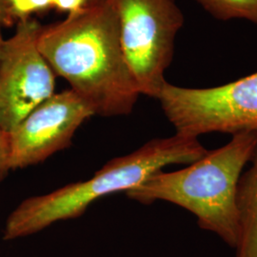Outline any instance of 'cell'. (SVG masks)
I'll return each instance as SVG.
<instances>
[{
  "label": "cell",
  "instance_id": "8fae6325",
  "mask_svg": "<svg viewBox=\"0 0 257 257\" xmlns=\"http://www.w3.org/2000/svg\"><path fill=\"white\" fill-rule=\"evenodd\" d=\"M11 171L9 133L0 127V182Z\"/></svg>",
  "mask_w": 257,
  "mask_h": 257
},
{
  "label": "cell",
  "instance_id": "52a82bcc",
  "mask_svg": "<svg viewBox=\"0 0 257 257\" xmlns=\"http://www.w3.org/2000/svg\"><path fill=\"white\" fill-rule=\"evenodd\" d=\"M92 115L73 90L55 92L10 132L11 170L37 165L70 147L77 128Z\"/></svg>",
  "mask_w": 257,
  "mask_h": 257
},
{
  "label": "cell",
  "instance_id": "9c48e42d",
  "mask_svg": "<svg viewBox=\"0 0 257 257\" xmlns=\"http://www.w3.org/2000/svg\"><path fill=\"white\" fill-rule=\"evenodd\" d=\"M215 19H245L257 24V0H195Z\"/></svg>",
  "mask_w": 257,
  "mask_h": 257
},
{
  "label": "cell",
  "instance_id": "6da1fadb",
  "mask_svg": "<svg viewBox=\"0 0 257 257\" xmlns=\"http://www.w3.org/2000/svg\"><path fill=\"white\" fill-rule=\"evenodd\" d=\"M37 44L54 73L68 81L94 115L133 111L141 93L124 55L110 0H94L63 20L42 26Z\"/></svg>",
  "mask_w": 257,
  "mask_h": 257
},
{
  "label": "cell",
  "instance_id": "4fadbf2b",
  "mask_svg": "<svg viewBox=\"0 0 257 257\" xmlns=\"http://www.w3.org/2000/svg\"><path fill=\"white\" fill-rule=\"evenodd\" d=\"M15 21L10 12L8 0H0V29L12 25Z\"/></svg>",
  "mask_w": 257,
  "mask_h": 257
},
{
  "label": "cell",
  "instance_id": "5bb4252c",
  "mask_svg": "<svg viewBox=\"0 0 257 257\" xmlns=\"http://www.w3.org/2000/svg\"><path fill=\"white\" fill-rule=\"evenodd\" d=\"M3 40H4V38H3V37H2V34H1V29H0V47H1V44H2Z\"/></svg>",
  "mask_w": 257,
  "mask_h": 257
},
{
  "label": "cell",
  "instance_id": "5b68a950",
  "mask_svg": "<svg viewBox=\"0 0 257 257\" xmlns=\"http://www.w3.org/2000/svg\"><path fill=\"white\" fill-rule=\"evenodd\" d=\"M157 100L179 136L257 132V72L212 88L166 82Z\"/></svg>",
  "mask_w": 257,
  "mask_h": 257
},
{
  "label": "cell",
  "instance_id": "277c9868",
  "mask_svg": "<svg viewBox=\"0 0 257 257\" xmlns=\"http://www.w3.org/2000/svg\"><path fill=\"white\" fill-rule=\"evenodd\" d=\"M120 39L141 94L156 98L167 81L184 16L175 0H110Z\"/></svg>",
  "mask_w": 257,
  "mask_h": 257
},
{
  "label": "cell",
  "instance_id": "ba28073f",
  "mask_svg": "<svg viewBox=\"0 0 257 257\" xmlns=\"http://www.w3.org/2000/svg\"><path fill=\"white\" fill-rule=\"evenodd\" d=\"M249 164L237 186L238 239L234 257H257V142Z\"/></svg>",
  "mask_w": 257,
  "mask_h": 257
},
{
  "label": "cell",
  "instance_id": "30bf717a",
  "mask_svg": "<svg viewBox=\"0 0 257 257\" xmlns=\"http://www.w3.org/2000/svg\"><path fill=\"white\" fill-rule=\"evenodd\" d=\"M10 12L15 20L31 18L37 12L53 8L52 0H8Z\"/></svg>",
  "mask_w": 257,
  "mask_h": 257
},
{
  "label": "cell",
  "instance_id": "3957f363",
  "mask_svg": "<svg viewBox=\"0 0 257 257\" xmlns=\"http://www.w3.org/2000/svg\"><path fill=\"white\" fill-rule=\"evenodd\" d=\"M256 142V132L233 135L226 145L208 151L188 167L160 171L125 193L142 204L161 200L183 208L196 217L202 230L234 248L238 239L237 186Z\"/></svg>",
  "mask_w": 257,
  "mask_h": 257
},
{
  "label": "cell",
  "instance_id": "7c38bea8",
  "mask_svg": "<svg viewBox=\"0 0 257 257\" xmlns=\"http://www.w3.org/2000/svg\"><path fill=\"white\" fill-rule=\"evenodd\" d=\"M94 0H52L53 8L69 14L76 13L92 4Z\"/></svg>",
  "mask_w": 257,
  "mask_h": 257
},
{
  "label": "cell",
  "instance_id": "8992f818",
  "mask_svg": "<svg viewBox=\"0 0 257 257\" xmlns=\"http://www.w3.org/2000/svg\"><path fill=\"white\" fill-rule=\"evenodd\" d=\"M41 27L20 19L0 47V127L7 133L55 92V74L37 44Z\"/></svg>",
  "mask_w": 257,
  "mask_h": 257
},
{
  "label": "cell",
  "instance_id": "7a4b0ae2",
  "mask_svg": "<svg viewBox=\"0 0 257 257\" xmlns=\"http://www.w3.org/2000/svg\"><path fill=\"white\" fill-rule=\"evenodd\" d=\"M207 152L198 138L177 134L150 140L127 156L111 159L85 181L69 184L52 193L22 201L6 220L3 240L26 237L55 222L77 218L101 197L126 193L167 166L189 165Z\"/></svg>",
  "mask_w": 257,
  "mask_h": 257
}]
</instances>
